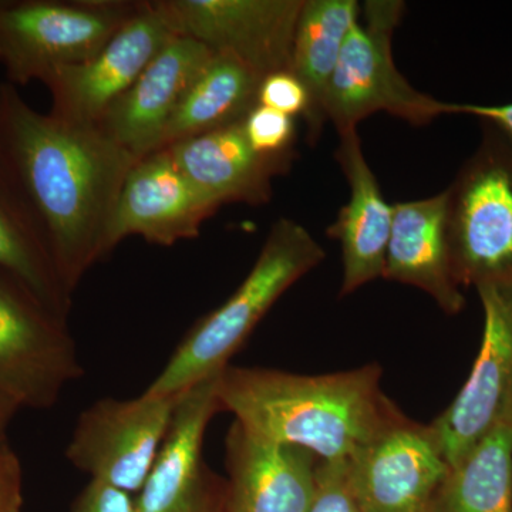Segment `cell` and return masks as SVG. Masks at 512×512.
<instances>
[{"label":"cell","instance_id":"obj_5","mask_svg":"<svg viewBox=\"0 0 512 512\" xmlns=\"http://www.w3.org/2000/svg\"><path fill=\"white\" fill-rule=\"evenodd\" d=\"M403 12L400 0H369L360 8L326 94V117L339 134L375 113L413 126L451 114L450 103L419 92L394 63L393 35Z\"/></svg>","mask_w":512,"mask_h":512},{"label":"cell","instance_id":"obj_26","mask_svg":"<svg viewBox=\"0 0 512 512\" xmlns=\"http://www.w3.org/2000/svg\"><path fill=\"white\" fill-rule=\"evenodd\" d=\"M258 104L281 111L286 116H305L309 107L308 93L292 72H279L264 77L259 86Z\"/></svg>","mask_w":512,"mask_h":512},{"label":"cell","instance_id":"obj_4","mask_svg":"<svg viewBox=\"0 0 512 512\" xmlns=\"http://www.w3.org/2000/svg\"><path fill=\"white\" fill-rule=\"evenodd\" d=\"M480 146L447 188L458 285L512 284V136L481 120Z\"/></svg>","mask_w":512,"mask_h":512},{"label":"cell","instance_id":"obj_19","mask_svg":"<svg viewBox=\"0 0 512 512\" xmlns=\"http://www.w3.org/2000/svg\"><path fill=\"white\" fill-rule=\"evenodd\" d=\"M383 279L426 292L447 315L463 311L466 298L454 275L448 239L447 190L393 204Z\"/></svg>","mask_w":512,"mask_h":512},{"label":"cell","instance_id":"obj_16","mask_svg":"<svg viewBox=\"0 0 512 512\" xmlns=\"http://www.w3.org/2000/svg\"><path fill=\"white\" fill-rule=\"evenodd\" d=\"M212 56L197 40L174 36L97 127L138 160L153 153L168 120Z\"/></svg>","mask_w":512,"mask_h":512},{"label":"cell","instance_id":"obj_15","mask_svg":"<svg viewBox=\"0 0 512 512\" xmlns=\"http://www.w3.org/2000/svg\"><path fill=\"white\" fill-rule=\"evenodd\" d=\"M319 464L311 451L234 421L225 439V512H308L318 494Z\"/></svg>","mask_w":512,"mask_h":512},{"label":"cell","instance_id":"obj_3","mask_svg":"<svg viewBox=\"0 0 512 512\" xmlns=\"http://www.w3.org/2000/svg\"><path fill=\"white\" fill-rule=\"evenodd\" d=\"M323 259L325 251L302 224L276 221L244 282L188 330L144 393L177 396L221 373L276 301Z\"/></svg>","mask_w":512,"mask_h":512},{"label":"cell","instance_id":"obj_20","mask_svg":"<svg viewBox=\"0 0 512 512\" xmlns=\"http://www.w3.org/2000/svg\"><path fill=\"white\" fill-rule=\"evenodd\" d=\"M0 275L59 318H69L73 293L64 285L49 235L0 147Z\"/></svg>","mask_w":512,"mask_h":512},{"label":"cell","instance_id":"obj_29","mask_svg":"<svg viewBox=\"0 0 512 512\" xmlns=\"http://www.w3.org/2000/svg\"><path fill=\"white\" fill-rule=\"evenodd\" d=\"M471 114L480 120L491 121L512 136V103L503 106H477V104H451V114Z\"/></svg>","mask_w":512,"mask_h":512},{"label":"cell","instance_id":"obj_27","mask_svg":"<svg viewBox=\"0 0 512 512\" xmlns=\"http://www.w3.org/2000/svg\"><path fill=\"white\" fill-rule=\"evenodd\" d=\"M70 512H136V498L119 488L92 480L74 500Z\"/></svg>","mask_w":512,"mask_h":512},{"label":"cell","instance_id":"obj_30","mask_svg":"<svg viewBox=\"0 0 512 512\" xmlns=\"http://www.w3.org/2000/svg\"><path fill=\"white\" fill-rule=\"evenodd\" d=\"M22 409L12 397L0 393V443L6 440V430L18 410Z\"/></svg>","mask_w":512,"mask_h":512},{"label":"cell","instance_id":"obj_8","mask_svg":"<svg viewBox=\"0 0 512 512\" xmlns=\"http://www.w3.org/2000/svg\"><path fill=\"white\" fill-rule=\"evenodd\" d=\"M83 373L67 320L0 275V393L20 407L52 409Z\"/></svg>","mask_w":512,"mask_h":512},{"label":"cell","instance_id":"obj_7","mask_svg":"<svg viewBox=\"0 0 512 512\" xmlns=\"http://www.w3.org/2000/svg\"><path fill=\"white\" fill-rule=\"evenodd\" d=\"M181 394L143 393L131 400H97L77 419L66 448L67 460L93 481L140 493L173 423Z\"/></svg>","mask_w":512,"mask_h":512},{"label":"cell","instance_id":"obj_21","mask_svg":"<svg viewBox=\"0 0 512 512\" xmlns=\"http://www.w3.org/2000/svg\"><path fill=\"white\" fill-rule=\"evenodd\" d=\"M359 16L356 0H303L289 72L301 80L308 93L309 107L303 121L311 144L318 143L328 121L325 103L329 83Z\"/></svg>","mask_w":512,"mask_h":512},{"label":"cell","instance_id":"obj_28","mask_svg":"<svg viewBox=\"0 0 512 512\" xmlns=\"http://www.w3.org/2000/svg\"><path fill=\"white\" fill-rule=\"evenodd\" d=\"M22 464L8 441L0 443V512H22Z\"/></svg>","mask_w":512,"mask_h":512},{"label":"cell","instance_id":"obj_6","mask_svg":"<svg viewBox=\"0 0 512 512\" xmlns=\"http://www.w3.org/2000/svg\"><path fill=\"white\" fill-rule=\"evenodd\" d=\"M134 0H0V64L9 80L45 82L84 62L136 15Z\"/></svg>","mask_w":512,"mask_h":512},{"label":"cell","instance_id":"obj_12","mask_svg":"<svg viewBox=\"0 0 512 512\" xmlns=\"http://www.w3.org/2000/svg\"><path fill=\"white\" fill-rule=\"evenodd\" d=\"M363 512H426L450 466L429 426L397 414L348 460Z\"/></svg>","mask_w":512,"mask_h":512},{"label":"cell","instance_id":"obj_10","mask_svg":"<svg viewBox=\"0 0 512 512\" xmlns=\"http://www.w3.org/2000/svg\"><path fill=\"white\" fill-rule=\"evenodd\" d=\"M476 289L484 309L480 353L456 399L430 424L450 468L512 414V284Z\"/></svg>","mask_w":512,"mask_h":512},{"label":"cell","instance_id":"obj_25","mask_svg":"<svg viewBox=\"0 0 512 512\" xmlns=\"http://www.w3.org/2000/svg\"><path fill=\"white\" fill-rule=\"evenodd\" d=\"M308 512H363L350 488L348 460L320 461L318 494Z\"/></svg>","mask_w":512,"mask_h":512},{"label":"cell","instance_id":"obj_13","mask_svg":"<svg viewBox=\"0 0 512 512\" xmlns=\"http://www.w3.org/2000/svg\"><path fill=\"white\" fill-rule=\"evenodd\" d=\"M220 375L181 394L153 470L136 497V512H225L227 481L204 460L208 424L221 412Z\"/></svg>","mask_w":512,"mask_h":512},{"label":"cell","instance_id":"obj_11","mask_svg":"<svg viewBox=\"0 0 512 512\" xmlns=\"http://www.w3.org/2000/svg\"><path fill=\"white\" fill-rule=\"evenodd\" d=\"M174 36L154 0L141 2L136 15L96 55L47 77L49 114L66 123L97 126Z\"/></svg>","mask_w":512,"mask_h":512},{"label":"cell","instance_id":"obj_22","mask_svg":"<svg viewBox=\"0 0 512 512\" xmlns=\"http://www.w3.org/2000/svg\"><path fill=\"white\" fill-rule=\"evenodd\" d=\"M261 82L235 57L214 53L168 120L154 151L244 120L258 106Z\"/></svg>","mask_w":512,"mask_h":512},{"label":"cell","instance_id":"obj_14","mask_svg":"<svg viewBox=\"0 0 512 512\" xmlns=\"http://www.w3.org/2000/svg\"><path fill=\"white\" fill-rule=\"evenodd\" d=\"M218 208L202 197L175 164L167 148L140 158L121 190L107 251L109 255L128 237L173 247L200 235L204 222Z\"/></svg>","mask_w":512,"mask_h":512},{"label":"cell","instance_id":"obj_24","mask_svg":"<svg viewBox=\"0 0 512 512\" xmlns=\"http://www.w3.org/2000/svg\"><path fill=\"white\" fill-rule=\"evenodd\" d=\"M249 144L264 156H291L296 154L295 117L281 111L255 106L244 119Z\"/></svg>","mask_w":512,"mask_h":512},{"label":"cell","instance_id":"obj_2","mask_svg":"<svg viewBox=\"0 0 512 512\" xmlns=\"http://www.w3.org/2000/svg\"><path fill=\"white\" fill-rule=\"evenodd\" d=\"M380 379L376 363L318 376L228 365L218 400L221 412L258 436L305 448L320 461H343L400 413Z\"/></svg>","mask_w":512,"mask_h":512},{"label":"cell","instance_id":"obj_18","mask_svg":"<svg viewBox=\"0 0 512 512\" xmlns=\"http://www.w3.org/2000/svg\"><path fill=\"white\" fill-rule=\"evenodd\" d=\"M335 157L349 184V201L326 231L342 252L340 296L383 278L393 224V205L384 198L363 153L357 128L339 134Z\"/></svg>","mask_w":512,"mask_h":512},{"label":"cell","instance_id":"obj_1","mask_svg":"<svg viewBox=\"0 0 512 512\" xmlns=\"http://www.w3.org/2000/svg\"><path fill=\"white\" fill-rule=\"evenodd\" d=\"M0 147L42 220L64 285L109 255L107 239L138 158L97 126L40 114L13 84L0 86Z\"/></svg>","mask_w":512,"mask_h":512},{"label":"cell","instance_id":"obj_17","mask_svg":"<svg viewBox=\"0 0 512 512\" xmlns=\"http://www.w3.org/2000/svg\"><path fill=\"white\" fill-rule=\"evenodd\" d=\"M175 164L202 197L222 205L271 201L274 181L291 170L296 154L264 156L245 134L244 120L168 147Z\"/></svg>","mask_w":512,"mask_h":512},{"label":"cell","instance_id":"obj_9","mask_svg":"<svg viewBox=\"0 0 512 512\" xmlns=\"http://www.w3.org/2000/svg\"><path fill=\"white\" fill-rule=\"evenodd\" d=\"M174 35L235 57L261 79L291 70L303 0H154Z\"/></svg>","mask_w":512,"mask_h":512},{"label":"cell","instance_id":"obj_23","mask_svg":"<svg viewBox=\"0 0 512 512\" xmlns=\"http://www.w3.org/2000/svg\"><path fill=\"white\" fill-rule=\"evenodd\" d=\"M426 512H512V414L450 468Z\"/></svg>","mask_w":512,"mask_h":512}]
</instances>
